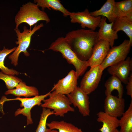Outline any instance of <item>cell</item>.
Wrapping results in <instances>:
<instances>
[{"label":"cell","mask_w":132,"mask_h":132,"mask_svg":"<svg viewBox=\"0 0 132 132\" xmlns=\"http://www.w3.org/2000/svg\"><path fill=\"white\" fill-rule=\"evenodd\" d=\"M115 132H119V131L118 130V129H117L116 130V131H115Z\"/></svg>","instance_id":"cell-30"},{"label":"cell","mask_w":132,"mask_h":132,"mask_svg":"<svg viewBox=\"0 0 132 132\" xmlns=\"http://www.w3.org/2000/svg\"><path fill=\"white\" fill-rule=\"evenodd\" d=\"M5 94L6 95L11 94L18 97L22 96L27 97L38 95L39 93L35 87L27 86L22 81L15 88L8 89L5 92Z\"/></svg>","instance_id":"cell-17"},{"label":"cell","mask_w":132,"mask_h":132,"mask_svg":"<svg viewBox=\"0 0 132 132\" xmlns=\"http://www.w3.org/2000/svg\"><path fill=\"white\" fill-rule=\"evenodd\" d=\"M76 71L72 70L64 78L59 79L54 85L51 90L55 93H60L67 95L77 86L78 78Z\"/></svg>","instance_id":"cell-11"},{"label":"cell","mask_w":132,"mask_h":132,"mask_svg":"<svg viewBox=\"0 0 132 132\" xmlns=\"http://www.w3.org/2000/svg\"><path fill=\"white\" fill-rule=\"evenodd\" d=\"M132 45L129 40L125 39L119 45L110 48L100 66L104 70L107 67L125 60L130 52Z\"/></svg>","instance_id":"cell-7"},{"label":"cell","mask_w":132,"mask_h":132,"mask_svg":"<svg viewBox=\"0 0 132 132\" xmlns=\"http://www.w3.org/2000/svg\"><path fill=\"white\" fill-rule=\"evenodd\" d=\"M67 96L71 104L78 108L79 112L83 116L90 115V102L88 95L79 87L77 86Z\"/></svg>","instance_id":"cell-9"},{"label":"cell","mask_w":132,"mask_h":132,"mask_svg":"<svg viewBox=\"0 0 132 132\" xmlns=\"http://www.w3.org/2000/svg\"><path fill=\"white\" fill-rule=\"evenodd\" d=\"M41 20L45 21L48 23L50 19L45 12L40 10L35 3L29 1L22 5L16 15L15 29H18L20 24L25 23L29 25L31 29L32 26Z\"/></svg>","instance_id":"cell-2"},{"label":"cell","mask_w":132,"mask_h":132,"mask_svg":"<svg viewBox=\"0 0 132 132\" xmlns=\"http://www.w3.org/2000/svg\"><path fill=\"white\" fill-rule=\"evenodd\" d=\"M125 100L112 95L106 96L104 101V112L116 118L121 117L124 112Z\"/></svg>","instance_id":"cell-13"},{"label":"cell","mask_w":132,"mask_h":132,"mask_svg":"<svg viewBox=\"0 0 132 132\" xmlns=\"http://www.w3.org/2000/svg\"><path fill=\"white\" fill-rule=\"evenodd\" d=\"M112 28L117 33L120 31L124 32L132 44V20L125 17H117L113 22Z\"/></svg>","instance_id":"cell-19"},{"label":"cell","mask_w":132,"mask_h":132,"mask_svg":"<svg viewBox=\"0 0 132 132\" xmlns=\"http://www.w3.org/2000/svg\"><path fill=\"white\" fill-rule=\"evenodd\" d=\"M132 70V59L130 57L109 66L107 69L109 74L115 76L125 84H127L128 81Z\"/></svg>","instance_id":"cell-12"},{"label":"cell","mask_w":132,"mask_h":132,"mask_svg":"<svg viewBox=\"0 0 132 132\" xmlns=\"http://www.w3.org/2000/svg\"><path fill=\"white\" fill-rule=\"evenodd\" d=\"M110 47L106 41H98L93 47L91 56L87 61L88 67H91L100 65L106 57Z\"/></svg>","instance_id":"cell-14"},{"label":"cell","mask_w":132,"mask_h":132,"mask_svg":"<svg viewBox=\"0 0 132 132\" xmlns=\"http://www.w3.org/2000/svg\"><path fill=\"white\" fill-rule=\"evenodd\" d=\"M126 94L130 96L132 99V73L131 72L129 77L126 87Z\"/></svg>","instance_id":"cell-28"},{"label":"cell","mask_w":132,"mask_h":132,"mask_svg":"<svg viewBox=\"0 0 132 132\" xmlns=\"http://www.w3.org/2000/svg\"><path fill=\"white\" fill-rule=\"evenodd\" d=\"M48 49L61 53L68 62L75 67L78 77L84 74L88 67L87 61H82L78 58L65 37L58 38L51 44Z\"/></svg>","instance_id":"cell-3"},{"label":"cell","mask_w":132,"mask_h":132,"mask_svg":"<svg viewBox=\"0 0 132 132\" xmlns=\"http://www.w3.org/2000/svg\"><path fill=\"white\" fill-rule=\"evenodd\" d=\"M59 0H34V2L39 7L41 8L44 11L45 8L51 10V9L61 12L65 17L69 16L70 12L66 9Z\"/></svg>","instance_id":"cell-20"},{"label":"cell","mask_w":132,"mask_h":132,"mask_svg":"<svg viewBox=\"0 0 132 132\" xmlns=\"http://www.w3.org/2000/svg\"><path fill=\"white\" fill-rule=\"evenodd\" d=\"M47 126L50 129L58 130L59 132H84L72 124L63 120L52 121L47 123Z\"/></svg>","instance_id":"cell-23"},{"label":"cell","mask_w":132,"mask_h":132,"mask_svg":"<svg viewBox=\"0 0 132 132\" xmlns=\"http://www.w3.org/2000/svg\"><path fill=\"white\" fill-rule=\"evenodd\" d=\"M106 17L102 16L99 27L98 32V40H104L108 42L110 46H113L115 40L118 38L117 33L112 28L113 22L108 23L106 22Z\"/></svg>","instance_id":"cell-15"},{"label":"cell","mask_w":132,"mask_h":132,"mask_svg":"<svg viewBox=\"0 0 132 132\" xmlns=\"http://www.w3.org/2000/svg\"><path fill=\"white\" fill-rule=\"evenodd\" d=\"M115 2L114 0H107L99 9L91 12L90 13L95 17H104L110 22H113L116 18L115 13Z\"/></svg>","instance_id":"cell-18"},{"label":"cell","mask_w":132,"mask_h":132,"mask_svg":"<svg viewBox=\"0 0 132 132\" xmlns=\"http://www.w3.org/2000/svg\"><path fill=\"white\" fill-rule=\"evenodd\" d=\"M65 38L77 57L83 61L90 58L98 41V32L83 28L70 31Z\"/></svg>","instance_id":"cell-1"},{"label":"cell","mask_w":132,"mask_h":132,"mask_svg":"<svg viewBox=\"0 0 132 132\" xmlns=\"http://www.w3.org/2000/svg\"><path fill=\"white\" fill-rule=\"evenodd\" d=\"M119 132H132V99L127 110L119 120Z\"/></svg>","instance_id":"cell-24"},{"label":"cell","mask_w":132,"mask_h":132,"mask_svg":"<svg viewBox=\"0 0 132 132\" xmlns=\"http://www.w3.org/2000/svg\"><path fill=\"white\" fill-rule=\"evenodd\" d=\"M16 47L9 49L4 47L3 49L0 50V69L3 73L7 75L14 76L18 75L19 73L15 70L9 69L4 65V60L6 57L9 54L15 51Z\"/></svg>","instance_id":"cell-25"},{"label":"cell","mask_w":132,"mask_h":132,"mask_svg":"<svg viewBox=\"0 0 132 132\" xmlns=\"http://www.w3.org/2000/svg\"><path fill=\"white\" fill-rule=\"evenodd\" d=\"M0 79L3 80L8 89H14L22 81L18 77L14 76L4 74L0 71Z\"/></svg>","instance_id":"cell-27"},{"label":"cell","mask_w":132,"mask_h":132,"mask_svg":"<svg viewBox=\"0 0 132 132\" xmlns=\"http://www.w3.org/2000/svg\"><path fill=\"white\" fill-rule=\"evenodd\" d=\"M49 98L44 99L41 105L42 108L52 109L56 116L63 117L69 112H74L75 109L72 107L71 103L67 96L60 93L51 92Z\"/></svg>","instance_id":"cell-6"},{"label":"cell","mask_w":132,"mask_h":132,"mask_svg":"<svg viewBox=\"0 0 132 132\" xmlns=\"http://www.w3.org/2000/svg\"><path fill=\"white\" fill-rule=\"evenodd\" d=\"M104 70L99 66L91 67L82 78L80 88L88 95L98 87Z\"/></svg>","instance_id":"cell-8"},{"label":"cell","mask_w":132,"mask_h":132,"mask_svg":"<svg viewBox=\"0 0 132 132\" xmlns=\"http://www.w3.org/2000/svg\"><path fill=\"white\" fill-rule=\"evenodd\" d=\"M51 92V91H50L44 95H38L29 98L17 97L14 99H8L5 96H3L0 100V109H3V104L6 101L13 100L20 101L21 102L20 106L23 108L17 109L15 112L14 115L15 116H16L22 114L26 117V125H28L33 123L31 115V110L35 106H40L42 104V101L45 98L49 96Z\"/></svg>","instance_id":"cell-5"},{"label":"cell","mask_w":132,"mask_h":132,"mask_svg":"<svg viewBox=\"0 0 132 132\" xmlns=\"http://www.w3.org/2000/svg\"><path fill=\"white\" fill-rule=\"evenodd\" d=\"M97 115V121L103 124L99 129L101 132H115L119 126V119L117 118L110 116L103 111H99Z\"/></svg>","instance_id":"cell-16"},{"label":"cell","mask_w":132,"mask_h":132,"mask_svg":"<svg viewBox=\"0 0 132 132\" xmlns=\"http://www.w3.org/2000/svg\"><path fill=\"white\" fill-rule=\"evenodd\" d=\"M69 16L71 23H78L82 28L87 27L94 31L99 27L102 17L92 16L88 9L81 12H70Z\"/></svg>","instance_id":"cell-10"},{"label":"cell","mask_w":132,"mask_h":132,"mask_svg":"<svg viewBox=\"0 0 132 132\" xmlns=\"http://www.w3.org/2000/svg\"><path fill=\"white\" fill-rule=\"evenodd\" d=\"M43 26V23H41L37 25L35 24L32 30L31 29H28L26 26H24L23 31L22 32H20L18 28L14 29L18 37L17 39L18 41H16L15 43L18 45L13 53L9 56V59L11 61V64L15 66L17 65L18 57L22 52H23L26 56L29 55L30 54L27 51V49L30 44L32 36L36 31Z\"/></svg>","instance_id":"cell-4"},{"label":"cell","mask_w":132,"mask_h":132,"mask_svg":"<svg viewBox=\"0 0 132 132\" xmlns=\"http://www.w3.org/2000/svg\"><path fill=\"white\" fill-rule=\"evenodd\" d=\"M116 18L125 17L132 20V0H125L115 2Z\"/></svg>","instance_id":"cell-22"},{"label":"cell","mask_w":132,"mask_h":132,"mask_svg":"<svg viewBox=\"0 0 132 132\" xmlns=\"http://www.w3.org/2000/svg\"><path fill=\"white\" fill-rule=\"evenodd\" d=\"M54 112L51 109L42 108L40 121L35 132H45L47 129V120L50 116L54 114Z\"/></svg>","instance_id":"cell-26"},{"label":"cell","mask_w":132,"mask_h":132,"mask_svg":"<svg viewBox=\"0 0 132 132\" xmlns=\"http://www.w3.org/2000/svg\"><path fill=\"white\" fill-rule=\"evenodd\" d=\"M45 132H59L58 131L55 129H50L47 128Z\"/></svg>","instance_id":"cell-29"},{"label":"cell","mask_w":132,"mask_h":132,"mask_svg":"<svg viewBox=\"0 0 132 132\" xmlns=\"http://www.w3.org/2000/svg\"><path fill=\"white\" fill-rule=\"evenodd\" d=\"M105 86L106 96L111 94L112 91L116 90L118 92V97L122 98L124 93L123 87L121 82L115 76L112 75L105 82Z\"/></svg>","instance_id":"cell-21"}]
</instances>
